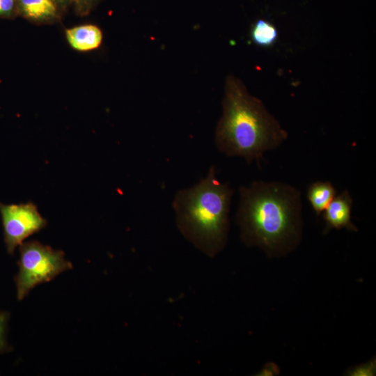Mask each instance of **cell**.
<instances>
[{"label":"cell","mask_w":376,"mask_h":376,"mask_svg":"<svg viewBox=\"0 0 376 376\" xmlns=\"http://www.w3.org/2000/svg\"><path fill=\"white\" fill-rule=\"evenodd\" d=\"M8 318L7 313L0 312V352L6 347V331Z\"/></svg>","instance_id":"12"},{"label":"cell","mask_w":376,"mask_h":376,"mask_svg":"<svg viewBox=\"0 0 376 376\" xmlns=\"http://www.w3.org/2000/svg\"><path fill=\"white\" fill-rule=\"evenodd\" d=\"M66 36L71 46L80 51L97 48L102 38L100 29L93 25H84L68 29Z\"/></svg>","instance_id":"7"},{"label":"cell","mask_w":376,"mask_h":376,"mask_svg":"<svg viewBox=\"0 0 376 376\" xmlns=\"http://www.w3.org/2000/svg\"><path fill=\"white\" fill-rule=\"evenodd\" d=\"M0 215L6 247L10 255L24 240L47 225L46 219L31 202L20 204L0 203Z\"/></svg>","instance_id":"5"},{"label":"cell","mask_w":376,"mask_h":376,"mask_svg":"<svg viewBox=\"0 0 376 376\" xmlns=\"http://www.w3.org/2000/svg\"><path fill=\"white\" fill-rule=\"evenodd\" d=\"M336 195V190L329 181H316L308 187L306 196L316 215L320 216Z\"/></svg>","instance_id":"8"},{"label":"cell","mask_w":376,"mask_h":376,"mask_svg":"<svg viewBox=\"0 0 376 376\" xmlns=\"http://www.w3.org/2000/svg\"><path fill=\"white\" fill-rule=\"evenodd\" d=\"M251 39L258 46L269 47L277 40L278 31L269 22L258 19L251 29Z\"/></svg>","instance_id":"9"},{"label":"cell","mask_w":376,"mask_h":376,"mask_svg":"<svg viewBox=\"0 0 376 376\" xmlns=\"http://www.w3.org/2000/svg\"><path fill=\"white\" fill-rule=\"evenodd\" d=\"M278 367L275 366L274 363H268L266 367L263 368L262 371L263 375H272L274 373H278Z\"/></svg>","instance_id":"14"},{"label":"cell","mask_w":376,"mask_h":376,"mask_svg":"<svg viewBox=\"0 0 376 376\" xmlns=\"http://www.w3.org/2000/svg\"><path fill=\"white\" fill-rule=\"evenodd\" d=\"M15 5V0H0V15L10 14Z\"/></svg>","instance_id":"13"},{"label":"cell","mask_w":376,"mask_h":376,"mask_svg":"<svg viewBox=\"0 0 376 376\" xmlns=\"http://www.w3.org/2000/svg\"><path fill=\"white\" fill-rule=\"evenodd\" d=\"M19 272L15 277L17 297L22 300L39 284L49 282L72 268L63 251L37 241L23 242L19 248Z\"/></svg>","instance_id":"4"},{"label":"cell","mask_w":376,"mask_h":376,"mask_svg":"<svg viewBox=\"0 0 376 376\" xmlns=\"http://www.w3.org/2000/svg\"><path fill=\"white\" fill-rule=\"evenodd\" d=\"M352 203L353 200L348 190H344L335 196L324 211L326 222L324 233H327L333 228L357 231V228L351 221Z\"/></svg>","instance_id":"6"},{"label":"cell","mask_w":376,"mask_h":376,"mask_svg":"<svg viewBox=\"0 0 376 376\" xmlns=\"http://www.w3.org/2000/svg\"><path fill=\"white\" fill-rule=\"evenodd\" d=\"M375 373V361H371L352 368L348 373L350 375H373Z\"/></svg>","instance_id":"11"},{"label":"cell","mask_w":376,"mask_h":376,"mask_svg":"<svg viewBox=\"0 0 376 376\" xmlns=\"http://www.w3.org/2000/svg\"><path fill=\"white\" fill-rule=\"evenodd\" d=\"M222 106L215 143L223 154L242 157L248 164L259 163L266 152L278 148L287 139L288 132L279 122L233 75L226 79Z\"/></svg>","instance_id":"2"},{"label":"cell","mask_w":376,"mask_h":376,"mask_svg":"<svg viewBox=\"0 0 376 376\" xmlns=\"http://www.w3.org/2000/svg\"><path fill=\"white\" fill-rule=\"evenodd\" d=\"M22 9L29 17L42 19L52 16L55 6L51 0H20Z\"/></svg>","instance_id":"10"},{"label":"cell","mask_w":376,"mask_h":376,"mask_svg":"<svg viewBox=\"0 0 376 376\" xmlns=\"http://www.w3.org/2000/svg\"><path fill=\"white\" fill-rule=\"evenodd\" d=\"M233 189L216 177L212 166L207 176L194 186L180 190L173 206L182 233L210 253L226 243L228 214Z\"/></svg>","instance_id":"3"},{"label":"cell","mask_w":376,"mask_h":376,"mask_svg":"<svg viewBox=\"0 0 376 376\" xmlns=\"http://www.w3.org/2000/svg\"><path fill=\"white\" fill-rule=\"evenodd\" d=\"M301 192L281 182L255 180L240 188L237 221L242 237L268 255L285 254L299 244L302 229Z\"/></svg>","instance_id":"1"}]
</instances>
